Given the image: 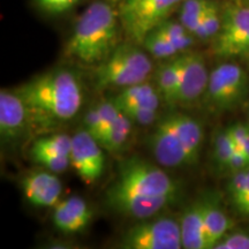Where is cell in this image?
Segmentation results:
<instances>
[{
  "instance_id": "1",
  "label": "cell",
  "mask_w": 249,
  "mask_h": 249,
  "mask_svg": "<svg viewBox=\"0 0 249 249\" xmlns=\"http://www.w3.org/2000/svg\"><path fill=\"white\" fill-rule=\"evenodd\" d=\"M177 195V183L160 166L132 158L121 166L116 181L108 187L107 201L118 213L143 220L173 203Z\"/></svg>"
},
{
  "instance_id": "2",
  "label": "cell",
  "mask_w": 249,
  "mask_h": 249,
  "mask_svg": "<svg viewBox=\"0 0 249 249\" xmlns=\"http://www.w3.org/2000/svg\"><path fill=\"white\" fill-rule=\"evenodd\" d=\"M29 112L31 127L51 130L76 116L83 101L82 86L73 71H50L15 90Z\"/></svg>"
},
{
  "instance_id": "3",
  "label": "cell",
  "mask_w": 249,
  "mask_h": 249,
  "mask_svg": "<svg viewBox=\"0 0 249 249\" xmlns=\"http://www.w3.org/2000/svg\"><path fill=\"white\" fill-rule=\"evenodd\" d=\"M121 28L110 1L96 0L77 18L66 46L67 58L85 65H99L119 46Z\"/></svg>"
},
{
  "instance_id": "4",
  "label": "cell",
  "mask_w": 249,
  "mask_h": 249,
  "mask_svg": "<svg viewBox=\"0 0 249 249\" xmlns=\"http://www.w3.org/2000/svg\"><path fill=\"white\" fill-rule=\"evenodd\" d=\"M203 138L200 121L187 114L172 113L158 121L149 143L160 165L185 167L198 161Z\"/></svg>"
},
{
  "instance_id": "5",
  "label": "cell",
  "mask_w": 249,
  "mask_h": 249,
  "mask_svg": "<svg viewBox=\"0 0 249 249\" xmlns=\"http://www.w3.org/2000/svg\"><path fill=\"white\" fill-rule=\"evenodd\" d=\"M152 71L149 55L138 44H121L95 71V88L107 90L145 82Z\"/></svg>"
},
{
  "instance_id": "6",
  "label": "cell",
  "mask_w": 249,
  "mask_h": 249,
  "mask_svg": "<svg viewBox=\"0 0 249 249\" xmlns=\"http://www.w3.org/2000/svg\"><path fill=\"white\" fill-rule=\"evenodd\" d=\"M182 0H121L117 4L120 24L126 36L142 45L149 33L160 27Z\"/></svg>"
},
{
  "instance_id": "7",
  "label": "cell",
  "mask_w": 249,
  "mask_h": 249,
  "mask_svg": "<svg viewBox=\"0 0 249 249\" xmlns=\"http://www.w3.org/2000/svg\"><path fill=\"white\" fill-rule=\"evenodd\" d=\"M217 58L249 59V4L242 0L222 5V27L211 42Z\"/></svg>"
},
{
  "instance_id": "8",
  "label": "cell",
  "mask_w": 249,
  "mask_h": 249,
  "mask_svg": "<svg viewBox=\"0 0 249 249\" xmlns=\"http://www.w3.org/2000/svg\"><path fill=\"white\" fill-rule=\"evenodd\" d=\"M247 87V73L240 65L233 61L222 62L210 73L203 95L205 107L213 112L232 110L244 99Z\"/></svg>"
},
{
  "instance_id": "9",
  "label": "cell",
  "mask_w": 249,
  "mask_h": 249,
  "mask_svg": "<svg viewBox=\"0 0 249 249\" xmlns=\"http://www.w3.org/2000/svg\"><path fill=\"white\" fill-rule=\"evenodd\" d=\"M120 245L126 249H180V224L172 218L141 222L124 233Z\"/></svg>"
},
{
  "instance_id": "10",
  "label": "cell",
  "mask_w": 249,
  "mask_h": 249,
  "mask_svg": "<svg viewBox=\"0 0 249 249\" xmlns=\"http://www.w3.org/2000/svg\"><path fill=\"white\" fill-rule=\"evenodd\" d=\"M73 138L71 165L87 185H92L104 171V149L88 130L77 132Z\"/></svg>"
},
{
  "instance_id": "11",
  "label": "cell",
  "mask_w": 249,
  "mask_h": 249,
  "mask_svg": "<svg viewBox=\"0 0 249 249\" xmlns=\"http://www.w3.org/2000/svg\"><path fill=\"white\" fill-rule=\"evenodd\" d=\"M210 73L203 54L185 52L180 87L174 98V105H189L203 97L209 82Z\"/></svg>"
},
{
  "instance_id": "12",
  "label": "cell",
  "mask_w": 249,
  "mask_h": 249,
  "mask_svg": "<svg viewBox=\"0 0 249 249\" xmlns=\"http://www.w3.org/2000/svg\"><path fill=\"white\" fill-rule=\"evenodd\" d=\"M31 127L29 112L23 99L15 91H0V136L2 141H15Z\"/></svg>"
},
{
  "instance_id": "13",
  "label": "cell",
  "mask_w": 249,
  "mask_h": 249,
  "mask_svg": "<svg viewBox=\"0 0 249 249\" xmlns=\"http://www.w3.org/2000/svg\"><path fill=\"white\" fill-rule=\"evenodd\" d=\"M22 191L30 204L39 208H54L60 202L62 185L54 172L38 171L22 180Z\"/></svg>"
},
{
  "instance_id": "14",
  "label": "cell",
  "mask_w": 249,
  "mask_h": 249,
  "mask_svg": "<svg viewBox=\"0 0 249 249\" xmlns=\"http://www.w3.org/2000/svg\"><path fill=\"white\" fill-rule=\"evenodd\" d=\"M91 219L92 210L79 196H71L67 200L59 202L54 207L53 224L59 231L64 233L71 234L83 231Z\"/></svg>"
},
{
  "instance_id": "15",
  "label": "cell",
  "mask_w": 249,
  "mask_h": 249,
  "mask_svg": "<svg viewBox=\"0 0 249 249\" xmlns=\"http://www.w3.org/2000/svg\"><path fill=\"white\" fill-rule=\"evenodd\" d=\"M180 229H181L182 248L207 249L203 201H196L187 208L182 214Z\"/></svg>"
},
{
  "instance_id": "16",
  "label": "cell",
  "mask_w": 249,
  "mask_h": 249,
  "mask_svg": "<svg viewBox=\"0 0 249 249\" xmlns=\"http://www.w3.org/2000/svg\"><path fill=\"white\" fill-rule=\"evenodd\" d=\"M183 60L185 52L166 59V61L163 62L156 71V88L160 98L170 105H174V98L180 87Z\"/></svg>"
},
{
  "instance_id": "17",
  "label": "cell",
  "mask_w": 249,
  "mask_h": 249,
  "mask_svg": "<svg viewBox=\"0 0 249 249\" xmlns=\"http://www.w3.org/2000/svg\"><path fill=\"white\" fill-rule=\"evenodd\" d=\"M203 202L205 244L207 249H213L230 232L233 223L217 200L205 198Z\"/></svg>"
},
{
  "instance_id": "18",
  "label": "cell",
  "mask_w": 249,
  "mask_h": 249,
  "mask_svg": "<svg viewBox=\"0 0 249 249\" xmlns=\"http://www.w3.org/2000/svg\"><path fill=\"white\" fill-rule=\"evenodd\" d=\"M160 96L156 87L147 81L124 88L119 95L113 99V103L120 110L126 107H160Z\"/></svg>"
},
{
  "instance_id": "19",
  "label": "cell",
  "mask_w": 249,
  "mask_h": 249,
  "mask_svg": "<svg viewBox=\"0 0 249 249\" xmlns=\"http://www.w3.org/2000/svg\"><path fill=\"white\" fill-rule=\"evenodd\" d=\"M133 121L123 112L111 126L103 132L97 141L104 150L117 152L124 147L132 132Z\"/></svg>"
},
{
  "instance_id": "20",
  "label": "cell",
  "mask_w": 249,
  "mask_h": 249,
  "mask_svg": "<svg viewBox=\"0 0 249 249\" xmlns=\"http://www.w3.org/2000/svg\"><path fill=\"white\" fill-rule=\"evenodd\" d=\"M73 144V138L68 136L67 134H53V135L39 138L34 142L31 147V156L38 154H55L70 156Z\"/></svg>"
},
{
  "instance_id": "21",
  "label": "cell",
  "mask_w": 249,
  "mask_h": 249,
  "mask_svg": "<svg viewBox=\"0 0 249 249\" xmlns=\"http://www.w3.org/2000/svg\"><path fill=\"white\" fill-rule=\"evenodd\" d=\"M160 33H163L165 36L169 38L172 44L176 46L178 50L179 53H183V52L189 51L192 46L195 43V36L189 33L188 30L183 27V24L180 21H174L171 18H167L164 21L160 27H157Z\"/></svg>"
},
{
  "instance_id": "22",
  "label": "cell",
  "mask_w": 249,
  "mask_h": 249,
  "mask_svg": "<svg viewBox=\"0 0 249 249\" xmlns=\"http://www.w3.org/2000/svg\"><path fill=\"white\" fill-rule=\"evenodd\" d=\"M220 27H222V5L217 0H213L194 33L195 38L213 42L219 33Z\"/></svg>"
},
{
  "instance_id": "23",
  "label": "cell",
  "mask_w": 249,
  "mask_h": 249,
  "mask_svg": "<svg viewBox=\"0 0 249 249\" xmlns=\"http://www.w3.org/2000/svg\"><path fill=\"white\" fill-rule=\"evenodd\" d=\"M213 0H182L180 7L179 21L189 33L194 35L202 18Z\"/></svg>"
},
{
  "instance_id": "24",
  "label": "cell",
  "mask_w": 249,
  "mask_h": 249,
  "mask_svg": "<svg viewBox=\"0 0 249 249\" xmlns=\"http://www.w3.org/2000/svg\"><path fill=\"white\" fill-rule=\"evenodd\" d=\"M142 46L149 54H151L156 59H161V60H166V59L179 54V51L172 44V42L158 29L152 30L151 33L148 34L143 40Z\"/></svg>"
},
{
  "instance_id": "25",
  "label": "cell",
  "mask_w": 249,
  "mask_h": 249,
  "mask_svg": "<svg viewBox=\"0 0 249 249\" xmlns=\"http://www.w3.org/2000/svg\"><path fill=\"white\" fill-rule=\"evenodd\" d=\"M213 147L214 161L218 164V166L220 169L229 170L230 160H231L233 152L235 150L236 144L233 141L232 136L230 135L227 128L216 133Z\"/></svg>"
},
{
  "instance_id": "26",
  "label": "cell",
  "mask_w": 249,
  "mask_h": 249,
  "mask_svg": "<svg viewBox=\"0 0 249 249\" xmlns=\"http://www.w3.org/2000/svg\"><path fill=\"white\" fill-rule=\"evenodd\" d=\"M31 157H33V160L36 163H38L42 166H44L46 170L54 173L65 172L71 165L70 156L55 154H38L31 156Z\"/></svg>"
},
{
  "instance_id": "27",
  "label": "cell",
  "mask_w": 249,
  "mask_h": 249,
  "mask_svg": "<svg viewBox=\"0 0 249 249\" xmlns=\"http://www.w3.org/2000/svg\"><path fill=\"white\" fill-rule=\"evenodd\" d=\"M124 114H126L133 123L148 126L154 124L157 120L158 110L150 107H126L120 110Z\"/></svg>"
},
{
  "instance_id": "28",
  "label": "cell",
  "mask_w": 249,
  "mask_h": 249,
  "mask_svg": "<svg viewBox=\"0 0 249 249\" xmlns=\"http://www.w3.org/2000/svg\"><path fill=\"white\" fill-rule=\"evenodd\" d=\"M214 249H249V232L227 233Z\"/></svg>"
},
{
  "instance_id": "29",
  "label": "cell",
  "mask_w": 249,
  "mask_h": 249,
  "mask_svg": "<svg viewBox=\"0 0 249 249\" xmlns=\"http://www.w3.org/2000/svg\"><path fill=\"white\" fill-rule=\"evenodd\" d=\"M227 130H229L230 135L232 136L236 147L242 149L249 160V124H234L231 127H229Z\"/></svg>"
},
{
  "instance_id": "30",
  "label": "cell",
  "mask_w": 249,
  "mask_h": 249,
  "mask_svg": "<svg viewBox=\"0 0 249 249\" xmlns=\"http://www.w3.org/2000/svg\"><path fill=\"white\" fill-rule=\"evenodd\" d=\"M249 182V177H248V169L239 171V172L232 173L231 180L229 182V193L231 195L232 201L236 200V198L240 196L242 193L246 191Z\"/></svg>"
},
{
  "instance_id": "31",
  "label": "cell",
  "mask_w": 249,
  "mask_h": 249,
  "mask_svg": "<svg viewBox=\"0 0 249 249\" xmlns=\"http://www.w3.org/2000/svg\"><path fill=\"white\" fill-rule=\"evenodd\" d=\"M83 124H85V129L88 130V132L91 134V135L97 140L99 134L102 132L103 124H102V118L101 114H99L97 107H93L90 110L88 113L85 116V120H83Z\"/></svg>"
},
{
  "instance_id": "32",
  "label": "cell",
  "mask_w": 249,
  "mask_h": 249,
  "mask_svg": "<svg viewBox=\"0 0 249 249\" xmlns=\"http://www.w3.org/2000/svg\"><path fill=\"white\" fill-rule=\"evenodd\" d=\"M79 0H37L40 7L49 13L60 14L73 7Z\"/></svg>"
},
{
  "instance_id": "33",
  "label": "cell",
  "mask_w": 249,
  "mask_h": 249,
  "mask_svg": "<svg viewBox=\"0 0 249 249\" xmlns=\"http://www.w3.org/2000/svg\"><path fill=\"white\" fill-rule=\"evenodd\" d=\"M247 169H249V160L247 155L245 154L242 149L236 147L234 152H233L231 160H230L229 171H231L232 173H235L239 172V171Z\"/></svg>"
},
{
  "instance_id": "34",
  "label": "cell",
  "mask_w": 249,
  "mask_h": 249,
  "mask_svg": "<svg viewBox=\"0 0 249 249\" xmlns=\"http://www.w3.org/2000/svg\"><path fill=\"white\" fill-rule=\"evenodd\" d=\"M235 208L240 211L242 214H245V216H249V200L245 201L244 203H241L240 205H238V207Z\"/></svg>"
},
{
  "instance_id": "35",
  "label": "cell",
  "mask_w": 249,
  "mask_h": 249,
  "mask_svg": "<svg viewBox=\"0 0 249 249\" xmlns=\"http://www.w3.org/2000/svg\"><path fill=\"white\" fill-rule=\"evenodd\" d=\"M108 1L112 2V4H118V2L121 1V0H108Z\"/></svg>"
},
{
  "instance_id": "36",
  "label": "cell",
  "mask_w": 249,
  "mask_h": 249,
  "mask_svg": "<svg viewBox=\"0 0 249 249\" xmlns=\"http://www.w3.org/2000/svg\"><path fill=\"white\" fill-rule=\"evenodd\" d=\"M242 1H245V2H247V4H249V0H242Z\"/></svg>"
}]
</instances>
